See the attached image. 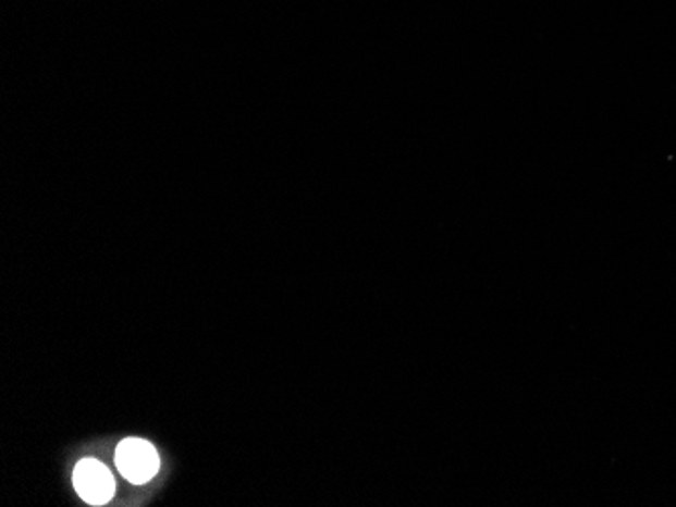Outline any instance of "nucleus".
<instances>
[{
    "label": "nucleus",
    "mask_w": 676,
    "mask_h": 507,
    "mask_svg": "<svg viewBox=\"0 0 676 507\" xmlns=\"http://www.w3.org/2000/svg\"><path fill=\"white\" fill-rule=\"evenodd\" d=\"M115 466L130 483L143 485L159 473V453L145 438H124L115 449Z\"/></svg>",
    "instance_id": "obj_1"
},
{
    "label": "nucleus",
    "mask_w": 676,
    "mask_h": 507,
    "mask_svg": "<svg viewBox=\"0 0 676 507\" xmlns=\"http://www.w3.org/2000/svg\"><path fill=\"white\" fill-rule=\"evenodd\" d=\"M73 485L79 497L91 506H103L114 495V478L98 459H84L73 471Z\"/></svg>",
    "instance_id": "obj_2"
}]
</instances>
